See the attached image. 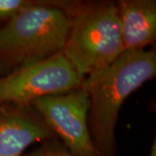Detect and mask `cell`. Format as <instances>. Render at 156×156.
<instances>
[{"instance_id":"obj_1","label":"cell","mask_w":156,"mask_h":156,"mask_svg":"<svg viewBox=\"0 0 156 156\" xmlns=\"http://www.w3.org/2000/svg\"><path fill=\"white\" fill-rule=\"evenodd\" d=\"M155 76L156 52L149 50L124 51L109 66L84 78L89 134L99 155L115 156V128L123 103Z\"/></svg>"},{"instance_id":"obj_2","label":"cell","mask_w":156,"mask_h":156,"mask_svg":"<svg viewBox=\"0 0 156 156\" xmlns=\"http://www.w3.org/2000/svg\"><path fill=\"white\" fill-rule=\"evenodd\" d=\"M69 18L62 54L84 78L109 66L124 52L116 2L56 0Z\"/></svg>"},{"instance_id":"obj_3","label":"cell","mask_w":156,"mask_h":156,"mask_svg":"<svg viewBox=\"0 0 156 156\" xmlns=\"http://www.w3.org/2000/svg\"><path fill=\"white\" fill-rule=\"evenodd\" d=\"M69 30L65 11L37 0L0 28V77L62 53Z\"/></svg>"},{"instance_id":"obj_4","label":"cell","mask_w":156,"mask_h":156,"mask_svg":"<svg viewBox=\"0 0 156 156\" xmlns=\"http://www.w3.org/2000/svg\"><path fill=\"white\" fill-rule=\"evenodd\" d=\"M62 53L20 68L0 77V106H28L48 95L71 91L83 82Z\"/></svg>"},{"instance_id":"obj_5","label":"cell","mask_w":156,"mask_h":156,"mask_svg":"<svg viewBox=\"0 0 156 156\" xmlns=\"http://www.w3.org/2000/svg\"><path fill=\"white\" fill-rule=\"evenodd\" d=\"M30 106L71 154L76 156H100L89 134V99L83 87L41 97L33 101Z\"/></svg>"},{"instance_id":"obj_6","label":"cell","mask_w":156,"mask_h":156,"mask_svg":"<svg viewBox=\"0 0 156 156\" xmlns=\"http://www.w3.org/2000/svg\"><path fill=\"white\" fill-rule=\"evenodd\" d=\"M55 138L30 105L0 106V156H23L30 145Z\"/></svg>"},{"instance_id":"obj_7","label":"cell","mask_w":156,"mask_h":156,"mask_svg":"<svg viewBox=\"0 0 156 156\" xmlns=\"http://www.w3.org/2000/svg\"><path fill=\"white\" fill-rule=\"evenodd\" d=\"M124 51L146 50L156 40L155 0L116 1Z\"/></svg>"},{"instance_id":"obj_8","label":"cell","mask_w":156,"mask_h":156,"mask_svg":"<svg viewBox=\"0 0 156 156\" xmlns=\"http://www.w3.org/2000/svg\"><path fill=\"white\" fill-rule=\"evenodd\" d=\"M23 156H76L71 154L57 138L43 141L38 147Z\"/></svg>"},{"instance_id":"obj_9","label":"cell","mask_w":156,"mask_h":156,"mask_svg":"<svg viewBox=\"0 0 156 156\" xmlns=\"http://www.w3.org/2000/svg\"><path fill=\"white\" fill-rule=\"evenodd\" d=\"M36 3L37 0H0V22H8Z\"/></svg>"},{"instance_id":"obj_10","label":"cell","mask_w":156,"mask_h":156,"mask_svg":"<svg viewBox=\"0 0 156 156\" xmlns=\"http://www.w3.org/2000/svg\"><path fill=\"white\" fill-rule=\"evenodd\" d=\"M147 156H156V140H155V137L154 138V140H153V142H152L150 151H149V154H147Z\"/></svg>"}]
</instances>
